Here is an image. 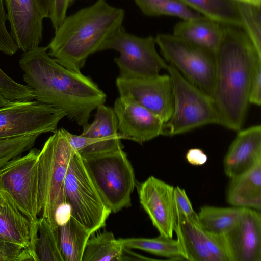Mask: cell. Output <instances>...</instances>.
Returning <instances> with one entry per match:
<instances>
[{"label":"cell","instance_id":"obj_32","mask_svg":"<svg viewBox=\"0 0 261 261\" xmlns=\"http://www.w3.org/2000/svg\"><path fill=\"white\" fill-rule=\"evenodd\" d=\"M0 94L10 101L34 100L31 89L16 82L0 67Z\"/></svg>","mask_w":261,"mask_h":261},{"label":"cell","instance_id":"obj_36","mask_svg":"<svg viewBox=\"0 0 261 261\" xmlns=\"http://www.w3.org/2000/svg\"><path fill=\"white\" fill-rule=\"evenodd\" d=\"M74 1V0H53L49 18L54 30L60 25L67 16V11Z\"/></svg>","mask_w":261,"mask_h":261},{"label":"cell","instance_id":"obj_13","mask_svg":"<svg viewBox=\"0 0 261 261\" xmlns=\"http://www.w3.org/2000/svg\"><path fill=\"white\" fill-rule=\"evenodd\" d=\"M93 122L83 127L80 135H74L68 130L65 132L71 146L82 157L105 153L123 149L118 120L110 107L100 105L96 108Z\"/></svg>","mask_w":261,"mask_h":261},{"label":"cell","instance_id":"obj_38","mask_svg":"<svg viewBox=\"0 0 261 261\" xmlns=\"http://www.w3.org/2000/svg\"><path fill=\"white\" fill-rule=\"evenodd\" d=\"M186 159L189 164L194 166H200L206 163L208 157L202 149L194 148L188 150L186 154Z\"/></svg>","mask_w":261,"mask_h":261},{"label":"cell","instance_id":"obj_11","mask_svg":"<svg viewBox=\"0 0 261 261\" xmlns=\"http://www.w3.org/2000/svg\"><path fill=\"white\" fill-rule=\"evenodd\" d=\"M62 110L36 100L10 101L0 107V141L57 130Z\"/></svg>","mask_w":261,"mask_h":261},{"label":"cell","instance_id":"obj_9","mask_svg":"<svg viewBox=\"0 0 261 261\" xmlns=\"http://www.w3.org/2000/svg\"><path fill=\"white\" fill-rule=\"evenodd\" d=\"M155 44L153 36L135 35L122 25L106 42L101 51L112 49L119 53V56L114 59L119 77L144 78L159 75L168 64L158 53Z\"/></svg>","mask_w":261,"mask_h":261},{"label":"cell","instance_id":"obj_37","mask_svg":"<svg viewBox=\"0 0 261 261\" xmlns=\"http://www.w3.org/2000/svg\"><path fill=\"white\" fill-rule=\"evenodd\" d=\"M250 105H261V61L256 64L250 82L249 91Z\"/></svg>","mask_w":261,"mask_h":261},{"label":"cell","instance_id":"obj_24","mask_svg":"<svg viewBox=\"0 0 261 261\" xmlns=\"http://www.w3.org/2000/svg\"><path fill=\"white\" fill-rule=\"evenodd\" d=\"M32 223L11 203L0 204V241L29 246Z\"/></svg>","mask_w":261,"mask_h":261},{"label":"cell","instance_id":"obj_42","mask_svg":"<svg viewBox=\"0 0 261 261\" xmlns=\"http://www.w3.org/2000/svg\"><path fill=\"white\" fill-rule=\"evenodd\" d=\"M10 203L7 199L4 197L2 193L0 191V204H5Z\"/></svg>","mask_w":261,"mask_h":261},{"label":"cell","instance_id":"obj_1","mask_svg":"<svg viewBox=\"0 0 261 261\" xmlns=\"http://www.w3.org/2000/svg\"><path fill=\"white\" fill-rule=\"evenodd\" d=\"M19 64L34 100L62 110L83 127L91 112L106 100V94L92 79L58 63L47 47L23 52Z\"/></svg>","mask_w":261,"mask_h":261},{"label":"cell","instance_id":"obj_15","mask_svg":"<svg viewBox=\"0 0 261 261\" xmlns=\"http://www.w3.org/2000/svg\"><path fill=\"white\" fill-rule=\"evenodd\" d=\"M136 186L140 202L160 235L172 238L176 222L174 187L153 176Z\"/></svg>","mask_w":261,"mask_h":261},{"label":"cell","instance_id":"obj_2","mask_svg":"<svg viewBox=\"0 0 261 261\" xmlns=\"http://www.w3.org/2000/svg\"><path fill=\"white\" fill-rule=\"evenodd\" d=\"M261 54L241 27L224 25L221 44L215 54L212 99L221 125L238 131L244 123L254 69Z\"/></svg>","mask_w":261,"mask_h":261},{"label":"cell","instance_id":"obj_29","mask_svg":"<svg viewBox=\"0 0 261 261\" xmlns=\"http://www.w3.org/2000/svg\"><path fill=\"white\" fill-rule=\"evenodd\" d=\"M144 15L152 17L170 16L182 20H193L203 15L178 0H134Z\"/></svg>","mask_w":261,"mask_h":261},{"label":"cell","instance_id":"obj_25","mask_svg":"<svg viewBox=\"0 0 261 261\" xmlns=\"http://www.w3.org/2000/svg\"><path fill=\"white\" fill-rule=\"evenodd\" d=\"M192 9L221 24L242 27L237 0H178Z\"/></svg>","mask_w":261,"mask_h":261},{"label":"cell","instance_id":"obj_30","mask_svg":"<svg viewBox=\"0 0 261 261\" xmlns=\"http://www.w3.org/2000/svg\"><path fill=\"white\" fill-rule=\"evenodd\" d=\"M242 28L261 54L260 6L239 2Z\"/></svg>","mask_w":261,"mask_h":261},{"label":"cell","instance_id":"obj_7","mask_svg":"<svg viewBox=\"0 0 261 261\" xmlns=\"http://www.w3.org/2000/svg\"><path fill=\"white\" fill-rule=\"evenodd\" d=\"M70 214L92 236L106 226L111 213L76 152L69 165L64 186Z\"/></svg>","mask_w":261,"mask_h":261},{"label":"cell","instance_id":"obj_17","mask_svg":"<svg viewBox=\"0 0 261 261\" xmlns=\"http://www.w3.org/2000/svg\"><path fill=\"white\" fill-rule=\"evenodd\" d=\"M10 34L18 49L37 47L43 38L44 19L36 0H5Z\"/></svg>","mask_w":261,"mask_h":261},{"label":"cell","instance_id":"obj_35","mask_svg":"<svg viewBox=\"0 0 261 261\" xmlns=\"http://www.w3.org/2000/svg\"><path fill=\"white\" fill-rule=\"evenodd\" d=\"M173 201L176 214H180L188 218H198L197 214L194 211L185 189L178 186L174 187Z\"/></svg>","mask_w":261,"mask_h":261},{"label":"cell","instance_id":"obj_39","mask_svg":"<svg viewBox=\"0 0 261 261\" xmlns=\"http://www.w3.org/2000/svg\"><path fill=\"white\" fill-rule=\"evenodd\" d=\"M36 2L44 18H49L53 0H36Z\"/></svg>","mask_w":261,"mask_h":261},{"label":"cell","instance_id":"obj_12","mask_svg":"<svg viewBox=\"0 0 261 261\" xmlns=\"http://www.w3.org/2000/svg\"><path fill=\"white\" fill-rule=\"evenodd\" d=\"M116 85L121 99L144 107L164 122L170 118L173 94L172 81L168 74L139 79L119 76Z\"/></svg>","mask_w":261,"mask_h":261},{"label":"cell","instance_id":"obj_41","mask_svg":"<svg viewBox=\"0 0 261 261\" xmlns=\"http://www.w3.org/2000/svg\"><path fill=\"white\" fill-rule=\"evenodd\" d=\"M10 101L7 99L1 94H0V107L4 106L9 103Z\"/></svg>","mask_w":261,"mask_h":261},{"label":"cell","instance_id":"obj_16","mask_svg":"<svg viewBox=\"0 0 261 261\" xmlns=\"http://www.w3.org/2000/svg\"><path fill=\"white\" fill-rule=\"evenodd\" d=\"M221 237L230 261H261L260 211L243 208L235 225Z\"/></svg>","mask_w":261,"mask_h":261},{"label":"cell","instance_id":"obj_10","mask_svg":"<svg viewBox=\"0 0 261 261\" xmlns=\"http://www.w3.org/2000/svg\"><path fill=\"white\" fill-rule=\"evenodd\" d=\"M40 150L31 148L0 168V191L31 222L38 218V160Z\"/></svg>","mask_w":261,"mask_h":261},{"label":"cell","instance_id":"obj_20","mask_svg":"<svg viewBox=\"0 0 261 261\" xmlns=\"http://www.w3.org/2000/svg\"><path fill=\"white\" fill-rule=\"evenodd\" d=\"M224 25L202 16L177 23L173 34L215 55L223 39Z\"/></svg>","mask_w":261,"mask_h":261},{"label":"cell","instance_id":"obj_6","mask_svg":"<svg viewBox=\"0 0 261 261\" xmlns=\"http://www.w3.org/2000/svg\"><path fill=\"white\" fill-rule=\"evenodd\" d=\"M82 158L111 213L129 207L136 181L133 168L123 149Z\"/></svg>","mask_w":261,"mask_h":261},{"label":"cell","instance_id":"obj_18","mask_svg":"<svg viewBox=\"0 0 261 261\" xmlns=\"http://www.w3.org/2000/svg\"><path fill=\"white\" fill-rule=\"evenodd\" d=\"M113 110L119 132L124 139L142 144L162 135L164 122L144 107L119 97L114 103Z\"/></svg>","mask_w":261,"mask_h":261},{"label":"cell","instance_id":"obj_28","mask_svg":"<svg viewBox=\"0 0 261 261\" xmlns=\"http://www.w3.org/2000/svg\"><path fill=\"white\" fill-rule=\"evenodd\" d=\"M123 247L137 249L171 260H185L177 240L161 235L154 238L118 239Z\"/></svg>","mask_w":261,"mask_h":261},{"label":"cell","instance_id":"obj_21","mask_svg":"<svg viewBox=\"0 0 261 261\" xmlns=\"http://www.w3.org/2000/svg\"><path fill=\"white\" fill-rule=\"evenodd\" d=\"M226 200L233 206L260 211L261 162L248 171L230 178Z\"/></svg>","mask_w":261,"mask_h":261},{"label":"cell","instance_id":"obj_27","mask_svg":"<svg viewBox=\"0 0 261 261\" xmlns=\"http://www.w3.org/2000/svg\"><path fill=\"white\" fill-rule=\"evenodd\" d=\"M243 208L236 206L221 207L205 205L201 207L197 213L198 222L207 232L221 236L235 225Z\"/></svg>","mask_w":261,"mask_h":261},{"label":"cell","instance_id":"obj_19","mask_svg":"<svg viewBox=\"0 0 261 261\" xmlns=\"http://www.w3.org/2000/svg\"><path fill=\"white\" fill-rule=\"evenodd\" d=\"M223 160L224 171L232 178L261 162V126L240 129Z\"/></svg>","mask_w":261,"mask_h":261},{"label":"cell","instance_id":"obj_40","mask_svg":"<svg viewBox=\"0 0 261 261\" xmlns=\"http://www.w3.org/2000/svg\"><path fill=\"white\" fill-rule=\"evenodd\" d=\"M238 2L260 6L261 0H237Z\"/></svg>","mask_w":261,"mask_h":261},{"label":"cell","instance_id":"obj_3","mask_svg":"<svg viewBox=\"0 0 261 261\" xmlns=\"http://www.w3.org/2000/svg\"><path fill=\"white\" fill-rule=\"evenodd\" d=\"M124 17L123 9L96 0L65 17L47 46L48 54L65 68L81 72L88 57L101 51Z\"/></svg>","mask_w":261,"mask_h":261},{"label":"cell","instance_id":"obj_31","mask_svg":"<svg viewBox=\"0 0 261 261\" xmlns=\"http://www.w3.org/2000/svg\"><path fill=\"white\" fill-rule=\"evenodd\" d=\"M41 134H30L0 141V168L33 148Z\"/></svg>","mask_w":261,"mask_h":261},{"label":"cell","instance_id":"obj_5","mask_svg":"<svg viewBox=\"0 0 261 261\" xmlns=\"http://www.w3.org/2000/svg\"><path fill=\"white\" fill-rule=\"evenodd\" d=\"M166 70L173 87L172 115L164 123L162 136H173L210 124L221 125V120L212 98L186 80L172 65Z\"/></svg>","mask_w":261,"mask_h":261},{"label":"cell","instance_id":"obj_26","mask_svg":"<svg viewBox=\"0 0 261 261\" xmlns=\"http://www.w3.org/2000/svg\"><path fill=\"white\" fill-rule=\"evenodd\" d=\"M123 249L112 232L104 230L89 238L82 261H122Z\"/></svg>","mask_w":261,"mask_h":261},{"label":"cell","instance_id":"obj_4","mask_svg":"<svg viewBox=\"0 0 261 261\" xmlns=\"http://www.w3.org/2000/svg\"><path fill=\"white\" fill-rule=\"evenodd\" d=\"M76 151L71 146L64 128L57 129L46 141L38 160V212L51 228L69 206L65 194V180L69 165Z\"/></svg>","mask_w":261,"mask_h":261},{"label":"cell","instance_id":"obj_34","mask_svg":"<svg viewBox=\"0 0 261 261\" xmlns=\"http://www.w3.org/2000/svg\"><path fill=\"white\" fill-rule=\"evenodd\" d=\"M27 260L34 261L28 248L9 242L0 241V261Z\"/></svg>","mask_w":261,"mask_h":261},{"label":"cell","instance_id":"obj_22","mask_svg":"<svg viewBox=\"0 0 261 261\" xmlns=\"http://www.w3.org/2000/svg\"><path fill=\"white\" fill-rule=\"evenodd\" d=\"M32 223L31 241L28 247L34 261H64L56 231L44 217Z\"/></svg>","mask_w":261,"mask_h":261},{"label":"cell","instance_id":"obj_14","mask_svg":"<svg viewBox=\"0 0 261 261\" xmlns=\"http://www.w3.org/2000/svg\"><path fill=\"white\" fill-rule=\"evenodd\" d=\"M174 231L185 260L230 261L221 236L204 229L198 218L176 214Z\"/></svg>","mask_w":261,"mask_h":261},{"label":"cell","instance_id":"obj_8","mask_svg":"<svg viewBox=\"0 0 261 261\" xmlns=\"http://www.w3.org/2000/svg\"><path fill=\"white\" fill-rule=\"evenodd\" d=\"M154 38L167 63L212 98L215 55L173 34L160 33Z\"/></svg>","mask_w":261,"mask_h":261},{"label":"cell","instance_id":"obj_23","mask_svg":"<svg viewBox=\"0 0 261 261\" xmlns=\"http://www.w3.org/2000/svg\"><path fill=\"white\" fill-rule=\"evenodd\" d=\"M55 230L64 261H82L89 232L71 214Z\"/></svg>","mask_w":261,"mask_h":261},{"label":"cell","instance_id":"obj_33","mask_svg":"<svg viewBox=\"0 0 261 261\" xmlns=\"http://www.w3.org/2000/svg\"><path fill=\"white\" fill-rule=\"evenodd\" d=\"M7 21L5 0H0V52L12 56L18 48L8 29Z\"/></svg>","mask_w":261,"mask_h":261}]
</instances>
